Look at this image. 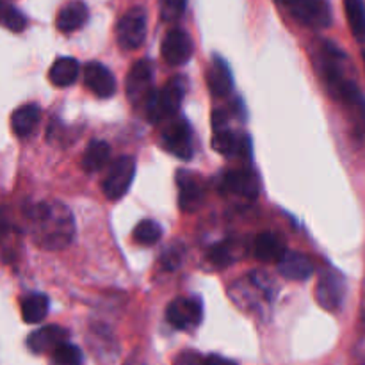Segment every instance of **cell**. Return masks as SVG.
I'll list each match as a JSON object with an SVG mask.
<instances>
[{
    "instance_id": "1",
    "label": "cell",
    "mask_w": 365,
    "mask_h": 365,
    "mask_svg": "<svg viewBox=\"0 0 365 365\" xmlns=\"http://www.w3.org/2000/svg\"><path fill=\"white\" fill-rule=\"evenodd\" d=\"M29 230L36 245L48 252L66 248L75 237L73 214L64 203L43 202L29 212Z\"/></svg>"
},
{
    "instance_id": "2",
    "label": "cell",
    "mask_w": 365,
    "mask_h": 365,
    "mask_svg": "<svg viewBox=\"0 0 365 365\" xmlns=\"http://www.w3.org/2000/svg\"><path fill=\"white\" fill-rule=\"evenodd\" d=\"M185 86L184 78L175 77L164 86L163 89H153L152 95L148 96L145 103L148 120L153 123L170 120L177 116L178 109L182 106V96H184Z\"/></svg>"
},
{
    "instance_id": "3",
    "label": "cell",
    "mask_w": 365,
    "mask_h": 365,
    "mask_svg": "<svg viewBox=\"0 0 365 365\" xmlns=\"http://www.w3.org/2000/svg\"><path fill=\"white\" fill-rule=\"evenodd\" d=\"M146 38V11L143 7H132L116 25L118 45L123 50H138Z\"/></svg>"
},
{
    "instance_id": "4",
    "label": "cell",
    "mask_w": 365,
    "mask_h": 365,
    "mask_svg": "<svg viewBox=\"0 0 365 365\" xmlns=\"http://www.w3.org/2000/svg\"><path fill=\"white\" fill-rule=\"evenodd\" d=\"M289 13L309 27L324 29L331 24V9L327 0H278Z\"/></svg>"
},
{
    "instance_id": "5",
    "label": "cell",
    "mask_w": 365,
    "mask_h": 365,
    "mask_svg": "<svg viewBox=\"0 0 365 365\" xmlns=\"http://www.w3.org/2000/svg\"><path fill=\"white\" fill-rule=\"evenodd\" d=\"M135 177V159L130 155H121L114 160L103 180V192L109 200H121L130 189Z\"/></svg>"
},
{
    "instance_id": "6",
    "label": "cell",
    "mask_w": 365,
    "mask_h": 365,
    "mask_svg": "<svg viewBox=\"0 0 365 365\" xmlns=\"http://www.w3.org/2000/svg\"><path fill=\"white\" fill-rule=\"evenodd\" d=\"M202 303L196 298H177L168 305L166 319L177 330H192L202 323Z\"/></svg>"
},
{
    "instance_id": "7",
    "label": "cell",
    "mask_w": 365,
    "mask_h": 365,
    "mask_svg": "<svg viewBox=\"0 0 365 365\" xmlns=\"http://www.w3.org/2000/svg\"><path fill=\"white\" fill-rule=\"evenodd\" d=\"M160 53L171 66H182L187 63L192 56V41L187 32H184L182 29L168 31L163 39V45H160Z\"/></svg>"
},
{
    "instance_id": "8",
    "label": "cell",
    "mask_w": 365,
    "mask_h": 365,
    "mask_svg": "<svg viewBox=\"0 0 365 365\" xmlns=\"http://www.w3.org/2000/svg\"><path fill=\"white\" fill-rule=\"evenodd\" d=\"M163 146L180 159H189L192 153L191 128L187 121L178 118L163 130Z\"/></svg>"
},
{
    "instance_id": "9",
    "label": "cell",
    "mask_w": 365,
    "mask_h": 365,
    "mask_svg": "<svg viewBox=\"0 0 365 365\" xmlns=\"http://www.w3.org/2000/svg\"><path fill=\"white\" fill-rule=\"evenodd\" d=\"M152 64L150 61H138L132 66L130 73L127 75V95L134 103H146L148 96L152 95Z\"/></svg>"
},
{
    "instance_id": "10",
    "label": "cell",
    "mask_w": 365,
    "mask_h": 365,
    "mask_svg": "<svg viewBox=\"0 0 365 365\" xmlns=\"http://www.w3.org/2000/svg\"><path fill=\"white\" fill-rule=\"evenodd\" d=\"M66 341L68 330L56 327V324H48V327L39 328L34 334L29 335L27 344L29 348H31V351L41 355V353H53L57 348L66 344Z\"/></svg>"
},
{
    "instance_id": "11",
    "label": "cell",
    "mask_w": 365,
    "mask_h": 365,
    "mask_svg": "<svg viewBox=\"0 0 365 365\" xmlns=\"http://www.w3.org/2000/svg\"><path fill=\"white\" fill-rule=\"evenodd\" d=\"M86 86L100 98H109L116 93V78L100 63H89L84 70Z\"/></svg>"
},
{
    "instance_id": "12",
    "label": "cell",
    "mask_w": 365,
    "mask_h": 365,
    "mask_svg": "<svg viewBox=\"0 0 365 365\" xmlns=\"http://www.w3.org/2000/svg\"><path fill=\"white\" fill-rule=\"evenodd\" d=\"M221 189L225 192H234V195L245 196V198H255L259 195L257 177L248 170L227 171L221 178Z\"/></svg>"
},
{
    "instance_id": "13",
    "label": "cell",
    "mask_w": 365,
    "mask_h": 365,
    "mask_svg": "<svg viewBox=\"0 0 365 365\" xmlns=\"http://www.w3.org/2000/svg\"><path fill=\"white\" fill-rule=\"evenodd\" d=\"M88 6L81 0H71L66 6L61 7V11L57 13L56 25L61 32L70 34V32L78 31L88 21Z\"/></svg>"
},
{
    "instance_id": "14",
    "label": "cell",
    "mask_w": 365,
    "mask_h": 365,
    "mask_svg": "<svg viewBox=\"0 0 365 365\" xmlns=\"http://www.w3.org/2000/svg\"><path fill=\"white\" fill-rule=\"evenodd\" d=\"M278 271H280L282 277L299 282L307 280L314 273V264L303 253L287 252L278 262Z\"/></svg>"
},
{
    "instance_id": "15",
    "label": "cell",
    "mask_w": 365,
    "mask_h": 365,
    "mask_svg": "<svg viewBox=\"0 0 365 365\" xmlns=\"http://www.w3.org/2000/svg\"><path fill=\"white\" fill-rule=\"evenodd\" d=\"M207 84L212 95L225 96L232 91L234 88V78H232V71L228 64L220 57H214L212 64H210L209 71H207Z\"/></svg>"
},
{
    "instance_id": "16",
    "label": "cell",
    "mask_w": 365,
    "mask_h": 365,
    "mask_svg": "<svg viewBox=\"0 0 365 365\" xmlns=\"http://www.w3.org/2000/svg\"><path fill=\"white\" fill-rule=\"evenodd\" d=\"M253 253L262 262H280L282 257L287 253L284 241L277 234H260L253 242Z\"/></svg>"
},
{
    "instance_id": "17",
    "label": "cell",
    "mask_w": 365,
    "mask_h": 365,
    "mask_svg": "<svg viewBox=\"0 0 365 365\" xmlns=\"http://www.w3.org/2000/svg\"><path fill=\"white\" fill-rule=\"evenodd\" d=\"M317 302L327 310H337L342 302V280L337 274L327 273L317 284Z\"/></svg>"
},
{
    "instance_id": "18",
    "label": "cell",
    "mask_w": 365,
    "mask_h": 365,
    "mask_svg": "<svg viewBox=\"0 0 365 365\" xmlns=\"http://www.w3.org/2000/svg\"><path fill=\"white\" fill-rule=\"evenodd\" d=\"M178 189H180V195H178L180 209L184 212H195L203 198V191L200 187L198 180L191 175H178Z\"/></svg>"
},
{
    "instance_id": "19",
    "label": "cell",
    "mask_w": 365,
    "mask_h": 365,
    "mask_svg": "<svg viewBox=\"0 0 365 365\" xmlns=\"http://www.w3.org/2000/svg\"><path fill=\"white\" fill-rule=\"evenodd\" d=\"M39 118H41V110H39V107L36 103H27V106L16 109L13 118H11L14 134L18 138H27L29 134L34 132L36 125L39 123Z\"/></svg>"
},
{
    "instance_id": "20",
    "label": "cell",
    "mask_w": 365,
    "mask_h": 365,
    "mask_svg": "<svg viewBox=\"0 0 365 365\" xmlns=\"http://www.w3.org/2000/svg\"><path fill=\"white\" fill-rule=\"evenodd\" d=\"M78 63L71 57H59L56 63L52 64L48 71V78L53 86L57 88H66V86L73 84L78 77Z\"/></svg>"
},
{
    "instance_id": "21",
    "label": "cell",
    "mask_w": 365,
    "mask_h": 365,
    "mask_svg": "<svg viewBox=\"0 0 365 365\" xmlns=\"http://www.w3.org/2000/svg\"><path fill=\"white\" fill-rule=\"evenodd\" d=\"M110 159V146L106 141L93 139L84 152V168L89 173L100 171Z\"/></svg>"
},
{
    "instance_id": "22",
    "label": "cell",
    "mask_w": 365,
    "mask_h": 365,
    "mask_svg": "<svg viewBox=\"0 0 365 365\" xmlns=\"http://www.w3.org/2000/svg\"><path fill=\"white\" fill-rule=\"evenodd\" d=\"M46 314H48V298L45 294H31L21 303V317L25 323H41Z\"/></svg>"
},
{
    "instance_id": "23",
    "label": "cell",
    "mask_w": 365,
    "mask_h": 365,
    "mask_svg": "<svg viewBox=\"0 0 365 365\" xmlns=\"http://www.w3.org/2000/svg\"><path fill=\"white\" fill-rule=\"evenodd\" d=\"M344 9L353 36L359 41H365V2L364 0H344Z\"/></svg>"
},
{
    "instance_id": "24",
    "label": "cell",
    "mask_w": 365,
    "mask_h": 365,
    "mask_svg": "<svg viewBox=\"0 0 365 365\" xmlns=\"http://www.w3.org/2000/svg\"><path fill=\"white\" fill-rule=\"evenodd\" d=\"M134 241L138 245L143 246H152L163 237V228L157 221L153 220H145L141 223H138V227L134 228V234H132Z\"/></svg>"
},
{
    "instance_id": "25",
    "label": "cell",
    "mask_w": 365,
    "mask_h": 365,
    "mask_svg": "<svg viewBox=\"0 0 365 365\" xmlns=\"http://www.w3.org/2000/svg\"><path fill=\"white\" fill-rule=\"evenodd\" d=\"M212 148L221 155H234L241 150V141L228 128H217L212 138Z\"/></svg>"
},
{
    "instance_id": "26",
    "label": "cell",
    "mask_w": 365,
    "mask_h": 365,
    "mask_svg": "<svg viewBox=\"0 0 365 365\" xmlns=\"http://www.w3.org/2000/svg\"><path fill=\"white\" fill-rule=\"evenodd\" d=\"M82 362H84V355H82L81 348L70 344V342L57 348L50 356L52 365H82Z\"/></svg>"
},
{
    "instance_id": "27",
    "label": "cell",
    "mask_w": 365,
    "mask_h": 365,
    "mask_svg": "<svg viewBox=\"0 0 365 365\" xmlns=\"http://www.w3.org/2000/svg\"><path fill=\"white\" fill-rule=\"evenodd\" d=\"M2 24L4 27L9 29L13 32H21L27 27V18L21 13L20 9H16L11 4H4L2 7Z\"/></svg>"
},
{
    "instance_id": "28",
    "label": "cell",
    "mask_w": 365,
    "mask_h": 365,
    "mask_svg": "<svg viewBox=\"0 0 365 365\" xmlns=\"http://www.w3.org/2000/svg\"><path fill=\"white\" fill-rule=\"evenodd\" d=\"M187 0H159L160 16L164 21H175L184 14Z\"/></svg>"
},
{
    "instance_id": "29",
    "label": "cell",
    "mask_w": 365,
    "mask_h": 365,
    "mask_svg": "<svg viewBox=\"0 0 365 365\" xmlns=\"http://www.w3.org/2000/svg\"><path fill=\"white\" fill-rule=\"evenodd\" d=\"M209 260L220 267H225L228 266V264L234 262V250H232L230 242H223V245L214 246L209 252Z\"/></svg>"
},
{
    "instance_id": "30",
    "label": "cell",
    "mask_w": 365,
    "mask_h": 365,
    "mask_svg": "<svg viewBox=\"0 0 365 365\" xmlns=\"http://www.w3.org/2000/svg\"><path fill=\"white\" fill-rule=\"evenodd\" d=\"M173 365H207V359L196 351H184L177 356Z\"/></svg>"
},
{
    "instance_id": "31",
    "label": "cell",
    "mask_w": 365,
    "mask_h": 365,
    "mask_svg": "<svg viewBox=\"0 0 365 365\" xmlns=\"http://www.w3.org/2000/svg\"><path fill=\"white\" fill-rule=\"evenodd\" d=\"M207 365H237V364L232 362V360L223 359V356L212 355V356H209V359H207Z\"/></svg>"
},
{
    "instance_id": "32",
    "label": "cell",
    "mask_w": 365,
    "mask_h": 365,
    "mask_svg": "<svg viewBox=\"0 0 365 365\" xmlns=\"http://www.w3.org/2000/svg\"><path fill=\"white\" fill-rule=\"evenodd\" d=\"M364 63H365V50H364Z\"/></svg>"
}]
</instances>
